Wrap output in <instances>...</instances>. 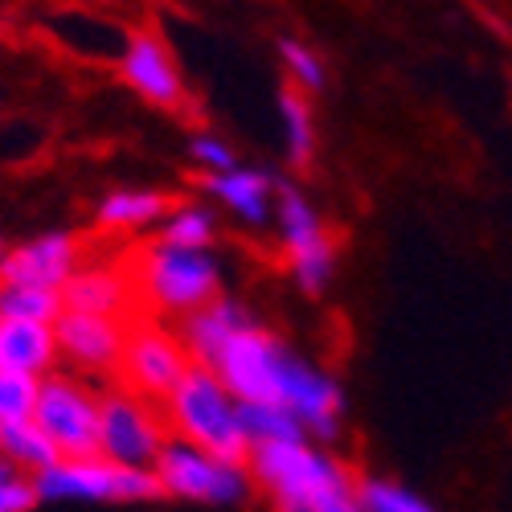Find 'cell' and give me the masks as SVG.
<instances>
[{
    "label": "cell",
    "instance_id": "obj_1",
    "mask_svg": "<svg viewBox=\"0 0 512 512\" xmlns=\"http://www.w3.org/2000/svg\"><path fill=\"white\" fill-rule=\"evenodd\" d=\"M205 369L218 373L222 386L238 402L291 410L308 439L332 443L340 435V422H345V390H340V381L328 369L312 365L308 357L291 353L259 320L246 324Z\"/></svg>",
    "mask_w": 512,
    "mask_h": 512
},
{
    "label": "cell",
    "instance_id": "obj_2",
    "mask_svg": "<svg viewBox=\"0 0 512 512\" xmlns=\"http://www.w3.org/2000/svg\"><path fill=\"white\" fill-rule=\"evenodd\" d=\"M246 472L254 488L267 492L275 512H328L332 504L357 496V484L345 472V463L312 447L308 439L250 447Z\"/></svg>",
    "mask_w": 512,
    "mask_h": 512
},
{
    "label": "cell",
    "instance_id": "obj_3",
    "mask_svg": "<svg viewBox=\"0 0 512 512\" xmlns=\"http://www.w3.org/2000/svg\"><path fill=\"white\" fill-rule=\"evenodd\" d=\"M164 422L177 439L197 443L222 459L246 463V455H250L238 398L222 386V377L205 365H189V373L177 381V390L164 398Z\"/></svg>",
    "mask_w": 512,
    "mask_h": 512
},
{
    "label": "cell",
    "instance_id": "obj_4",
    "mask_svg": "<svg viewBox=\"0 0 512 512\" xmlns=\"http://www.w3.org/2000/svg\"><path fill=\"white\" fill-rule=\"evenodd\" d=\"M140 291L160 316H193L222 295V263L213 250L152 242L140 259Z\"/></svg>",
    "mask_w": 512,
    "mask_h": 512
},
{
    "label": "cell",
    "instance_id": "obj_5",
    "mask_svg": "<svg viewBox=\"0 0 512 512\" xmlns=\"http://www.w3.org/2000/svg\"><path fill=\"white\" fill-rule=\"evenodd\" d=\"M37 500L50 504H144L164 496L152 467H123L103 455L58 459L41 476H33Z\"/></svg>",
    "mask_w": 512,
    "mask_h": 512
},
{
    "label": "cell",
    "instance_id": "obj_6",
    "mask_svg": "<svg viewBox=\"0 0 512 512\" xmlns=\"http://www.w3.org/2000/svg\"><path fill=\"white\" fill-rule=\"evenodd\" d=\"M152 472H156L164 496L193 500V504H246V496L254 492L246 463L222 459V455H213L197 443H185L177 435L164 443Z\"/></svg>",
    "mask_w": 512,
    "mask_h": 512
},
{
    "label": "cell",
    "instance_id": "obj_7",
    "mask_svg": "<svg viewBox=\"0 0 512 512\" xmlns=\"http://www.w3.org/2000/svg\"><path fill=\"white\" fill-rule=\"evenodd\" d=\"M275 226H279V242L287 250V267H291L295 287L308 295L328 291V283L336 275V242L324 230L316 205L295 185H279V193H275Z\"/></svg>",
    "mask_w": 512,
    "mask_h": 512
},
{
    "label": "cell",
    "instance_id": "obj_8",
    "mask_svg": "<svg viewBox=\"0 0 512 512\" xmlns=\"http://www.w3.org/2000/svg\"><path fill=\"white\" fill-rule=\"evenodd\" d=\"M33 422L41 426L62 459L99 455V394L74 377H41Z\"/></svg>",
    "mask_w": 512,
    "mask_h": 512
},
{
    "label": "cell",
    "instance_id": "obj_9",
    "mask_svg": "<svg viewBox=\"0 0 512 512\" xmlns=\"http://www.w3.org/2000/svg\"><path fill=\"white\" fill-rule=\"evenodd\" d=\"M168 443V422L148 398L115 390L99 398V455L123 467H152Z\"/></svg>",
    "mask_w": 512,
    "mask_h": 512
},
{
    "label": "cell",
    "instance_id": "obj_10",
    "mask_svg": "<svg viewBox=\"0 0 512 512\" xmlns=\"http://www.w3.org/2000/svg\"><path fill=\"white\" fill-rule=\"evenodd\" d=\"M189 365L193 361L181 345V332H168L164 324L127 328L119 373H123V386L132 394H140L148 402H164L177 390V381L189 373Z\"/></svg>",
    "mask_w": 512,
    "mask_h": 512
},
{
    "label": "cell",
    "instance_id": "obj_11",
    "mask_svg": "<svg viewBox=\"0 0 512 512\" xmlns=\"http://www.w3.org/2000/svg\"><path fill=\"white\" fill-rule=\"evenodd\" d=\"M119 74L144 103L160 111H181L189 103L185 74L156 29H132V37H127V46L119 54Z\"/></svg>",
    "mask_w": 512,
    "mask_h": 512
},
{
    "label": "cell",
    "instance_id": "obj_12",
    "mask_svg": "<svg viewBox=\"0 0 512 512\" xmlns=\"http://www.w3.org/2000/svg\"><path fill=\"white\" fill-rule=\"evenodd\" d=\"M78 267H82V242H78V234L50 230V234H37L33 242H21V246L0 254V283L62 291L66 279Z\"/></svg>",
    "mask_w": 512,
    "mask_h": 512
},
{
    "label": "cell",
    "instance_id": "obj_13",
    "mask_svg": "<svg viewBox=\"0 0 512 512\" xmlns=\"http://www.w3.org/2000/svg\"><path fill=\"white\" fill-rule=\"evenodd\" d=\"M54 336H58V357H66L70 365L87 373H103V369H119L127 328L123 320H111V316L62 312L54 320Z\"/></svg>",
    "mask_w": 512,
    "mask_h": 512
},
{
    "label": "cell",
    "instance_id": "obj_14",
    "mask_svg": "<svg viewBox=\"0 0 512 512\" xmlns=\"http://www.w3.org/2000/svg\"><path fill=\"white\" fill-rule=\"evenodd\" d=\"M46 29L62 50L91 62H119L127 37H132V29H123L115 17H103L91 9H58Z\"/></svg>",
    "mask_w": 512,
    "mask_h": 512
},
{
    "label": "cell",
    "instance_id": "obj_15",
    "mask_svg": "<svg viewBox=\"0 0 512 512\" xmlns=\"http://www.w3.org/2000/svg\"><path fill=\"white\" fill-rule=\"evenodd\" d=\"M205 193L218 201V209H226L230 218H238L246 226L275 222V193H279V185L271 181V173H263V168L234 164L230 173L205 177Z\"/></svg>",
    "mask_w": 512,
    "mask_h": 512
},
{
    "label": "cell",
    "instance_id": "obj_16",
    "mask_svg": "<svg viewBox=\"0 0 512 512\" xmlns=\"http://www.w3.org/2000/svg\"><path fill=\"white\" fill-rule=\"evenodd\" d=\"M246 324H254L246 304L230 300V295H218L213 304H205L201 312L181 320V345L193 365H213V357H218Z\"/></svg>",
    "mask_w": 512,
    "mask_h": 512
},
{
    "label": "cell",
    "instance_id": "obj_17",
    "mask_svg": "<svg viewBox=\"0 0 512 512\" xmlns=\"http://www.w3.org/2000/svg\"><path fill=\"white\" fill-rule=\"evenodd\" d=\"M132 300V279L111 263H82L62 287V312H87L119 320Z\"/></svg>",
    "mask_w": 512,
    "mask_h": 512
},
{
    "label": "cell",
    "instance_id": "obj_18",
    "mask_svg": "<svg viewBox=\"0 0 512 512\" xmlns=\"http://www.w3.org/2000/svg\"><path fill=\"white\" fill-rule=\"evenodd\" d=\"M58 361V336L54 324L41 320H0V369L50 377Z\"/></svg>",
    "mask_w": 512,
    "mask_h": 512
},
{
    "label": "cell",
    "instance_id": "obj_19",
    "mask_svg": "<svg viewBox=\"0 0 512 512\" xmlns=\"http://www.w3.org/2000/svg\"><path fill=\"white\" fill-rule=\"evenodd\" d=\"M164 213H168V197L156 189H111L95 205V226L111 234H132V230L160 222Z\"/></svg>",
    "mask_w": 512,
    "mask_h": 512
},
{
    "label": "cell",
    "instance_id": "obj_20",
    "mask_svg": "<svg viewBox=\"0 0 512 512\" xmlns=\"http://www.w3.org/2000/svg\"><path fill=\"white\" fill-rule=\"evenodd\" d=\"M0 455H5L17 472H29V476H41L46 467H54L62 459L58 447L41 435V426L33 418L0 422Z\"/></svg>",
    "mask_w": 512,
    "mask_h": 512
},
{
    "label": "cell",
    "instance_id": "obj_21",
    "mask_svg": "<svg viewBox=\"0 0 512 512\" xmlns=\"http://www.w3.org/2000/svg\"><path fill=\"white\" fill-rule=\"evenodd\" d=\"M160 242L189 246V250H213V242H218V213H213L205 201L173 205L160 218Z\"/></svg>",
    "mask_w": 512,
    "mask_h": 512
},
{
    "label": "cell",
    "instance_id": "obj_22",
    "mask_svg": "<svg viewBox=\"0 0 512 512\" xmlns=\"http://www.w3.org/2000/svg\"><path fill=\"white\" fill-rule=\"evenodd\" d=\"M279 123H283V144H287V160L295 168H308L316 156V123H312V103L300 91H283L279 95Z\"/></svg>",
    "mask_w": 512,
    "mask_h": 512
},
{
    "label": "cell",
    "instance_id": "obj_23",
    "mask_svg": "<svg viewBox=\"0 0 512 512\" xmlns=\"http://www.w3.org/2000/svg\"><path fill=\"white\" fill-rule=\"evenodd\" d=\"M242 410V431L250 447H263V443H300L308 439L304 426L295 422L291 410L283 406H254V402H238Z\"/></svg>",
    "mask_w": 512,
    "mask_h": 512
},
{
    "label": "cell",
    "instance_id": "obj_24",
    "mask_svg": "<svg viewBox=\"0 0 512 512\" xmlns=\"http://www.w3.org/2000/svg\"><path fill=\"white\" fill-rule=\"evenodd\" d=\"M62 316V291L0 283V320H41L54 324Z\"/></svg>",
    "mask_w": 512,
    "mask_h": 512
},
{
    "label": "cell",
    "instance_id": "obj_25",
    "mask_svg": "<svg viewBox=\"0 0 512 512\" xmlns=\"http://www.w3.org/2000/svg\"><path fill=\"white\" fill-rule=\"evenodd\" d=\"M279 62H283V74H287V82H291V91L320 95V91L328 87V66H324V58L308 46V41L283 37V41H279Z\"/></svg>",
    "mask_w": 512,
    "mask_h": 512
},
{
    "label": "cell",
    "instance_id": "obj_26",
    "mask_svg": "<svg viewBox=\"0 0 512 512\" xmlns=\"http://www.w3.org/2000/svg\"><path fill=\"white\" fill-rule=\"evenodd\" d=\"M357 500L365 512H439L431 500H422L418 492L394 484V480H361L357 484Z\"/></svg>",
    "mask_w": 512,
    "mask_h": 512
},
{
    "label": "cell",
    "instance_id": "obj_27",
    "mask_svg": "<svg viewBox=\"0 0 512 512\" xmlns=\"http://www.w3.org/2000/svg\"><path fill=\"white\" fill-rule=\"evenodd\" d=\"M37 390H41V377L0 369V422H21V418H33Z\"/></svg>",
    "mask_w": 512,
    "mask_h": 512
},
{
    "label": "cell",
    "instance_id": "obj_28",
    "mask_svg": "<svg viewBox=\"0 0 512 512\" xmlns=\"http://www.w3.org/2000/svg\"><path fill=\"white\" fill-rule=\"evenodd\" d=\"M189 156H193V164L201 168L205 177H218V173H230V168L238 164V156H234V148L222 140V136H213V132H197L193 140H189Z\"/></svg>",
    "mask_w": 512,
    "mask_h": 512
},
{
    "label": "cell",
    "instance_id": "obj_29",
    "mask_svg": "<svg viewBox=\"0 0 512 512\" xmlns=\"http://www.w3.org/2000/svg\"><path fill=\"white\" fill-rule=\"evenodd\" d=\"M37 504V484L29 476L13 480V484H0V512H29Z\"/></svg>",
    "mask_w": 512,
    "mask_h": 512
},
{
    "label": "cell",
    "instance_id": "obj_30",
    "mask_svg": "<svg viewBox=\"0 0 512 512\" xmlns=\"http://www.w3.org/2000/svg\"><path fill=\"white\" fill-rule=\"evenodd\" d=\"M25 472H17V467L5 459V455H0V484H13V480H21Z\"/></svg>",
    "mask_w": 512,
    "mask_h": 512
},
{
    "label": "cell",
    "instance_id": "obj_31",
    "mask_svg": "<svg viewBox=\"0 0 512 512\" xmlns=\"http://www.w3.org/2000/svg\"><path fill=\"white\" fill-rule=\"evenodd\" d=\"M328 512H365V508H361V500H357V496H349V500H340V504H332Z\"/></svg>",
    "mask_w": 512,
    "mask_h": 512
},
{
    "label": "cell",
    "instance_id": "obj_32",
    "mask_svg": "<svg viewBox=\"0 0 512 512\" xmlns=\"http://www.w3.org/2000/svg\"><path fill=\"white\" fill-rule=\"evenodd\" d=\"M0 254H5V238H0Z\"/></svg>",
    "mask_w": 512,
    "mask_h": 512
}]
</instances>
